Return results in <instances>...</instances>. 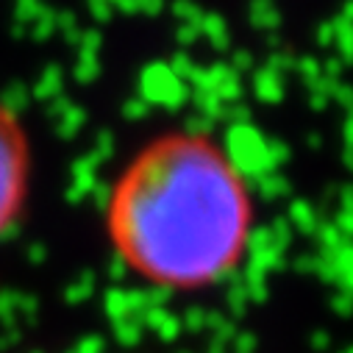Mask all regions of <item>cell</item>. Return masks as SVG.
Listing matches in <instances>:
<instances>
[{
    "mask_svg": "<svg viewBox=\"0 0 353 353\" xmlns=\"http://www.w3.org/2000/svg\"><path fill=\"white\" fill-rule=\"evenodd\" d=\"M256 206L236 161L203 134L145 145L114 181L106 234L125 268L161 290H209L239 270Z\"/></svg>",
    "mask_w": 353,
    "mask_h": 353,
    "instance_id": "cell-1",
    "label": "cell"
},
{
    "mask_svg": "<svg viewBox=\"0 0 353 353\" xmlns=\"http://www.w3.org/2000/svg\"><path fill=\"white\" fill-rule=\"evenodd\" d=\"M28 192V142L20 120L0 106V234L23 212Z\"/></svg>",
    "mask_w": 353,
    "mask_h": 353,
    "instance_id": "cell-2",
    "label": "cell"
}]
</instances>
